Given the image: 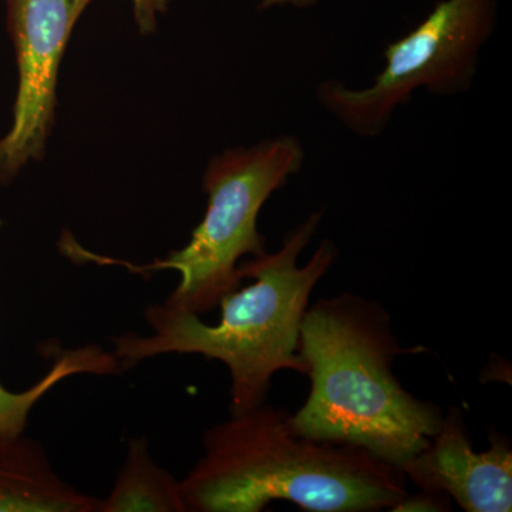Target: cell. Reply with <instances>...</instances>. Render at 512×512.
I'll use <instances>...</instances> for the list:
<instances>
[{
  "mask_svg": "<svg viewBox=\"0 0 512 512\" xmlns=\"http://www.w3.org/2000/svg\"><path fill=\"white\" fill-rule=\"evenodd\" d=\"M204 454L180 481L188 512H259L289 501L315 512L392 510L409 493L399 467L362 447L298 433L262 402L205 431Z\"/></svg>",
  "mask_w": 512,
  "mask_h": 512,
  "instance_id": "1",
  "label": "cell"
},
{
  "mask_svg": "<svg viewBox=\"0 0 512 512\" xmlns=\"http://www.w3.org/2000/svg\"><path fill=\"white\" fill-rule=\"evenodd\" d=\"M322 212H315L286 235L276 252H264L239 264L251 285L221 299V320L202 322L194 313L154 303L144 316L153 332H128L113 338V355L128 369L168 353L201 355L227 366L231 376V413L252 409L268 396L271 380L281 370L306 373L299 355V336L309 299L320 279L338 258L332 241L320 242L305 265L299 255L318 231Z\"/></svg>",
  "mask_w": 512,
  "mask_h": 512,
  "instance_id": "2",
  "label": "cell"
},
{
  "mask_svg": "<svg viewBox=\"0 0 512 512\" xmlns=\"http://www.w3.org/2000/svg\"><path fill=\"white\" fill-rule=\"evenodd\" d=\"M404 352L379 302L345 292L306 309L299 355L311 390L292 414L295 430L365 448L402 470L444 417L437 404L417 399L397 380L393 363Z\"/></svg>",
  "mask_w": 512,
  "mask_h": 512,
  "instance_id": "3",
  "label": "cell"
},
{
  "mask_svg": "<svg viewBox=\"0 0 512 512\" xmlns=\"http://www.w3.org/2000/svg\"><path fill=\"white\" fill-rule=\"evenodd\" d=\"M299 140L282 136L251 148H235L212 158L204 175L208 207L204 220L183 249L131 271H177L180 282L163 302L168 308L194 315L211 311L228 293L237 291L239 261L265 252L258 215L275 191L303 165Z\"/></svg>",
  "mask_w": 512,
  "mask_h": 512,
  "instance_id": "4",
  "label": "cell"
},
{
  "mask_svg": "<svg viewBox=\"0 0 512 512\" xmlns=\"http://www.w3.org/2000/svg\"><path fill=\"white\" fill-rule=\"evenodd\" d=\"M495 18L497 0L437 3L429 18L386 47V66L372 86L352 90L340 82H325L319 86L318 99L350 130L377 136L416 89L423 87L437 96L466 92Z\"/></svg>",
  "mask_w": 512,
  "mask_h": 512,
  "instance_id": "5",
  "label": "cell"
},
{
  "mask_svg": "<svg viewBox=\"0 0 512 512\" xmlns=\"http://www.w3.org/2000/svg\"><path fill=\"white\" fill-rule=\"evenodd\" d=\"M92 0H6L19 70L9 133L0 140V187L42 160L52 133L57 73L77 20Z\"/></svg>",
  "mask_w": 512,
  "mask_h": 512,
  "instance_id": "6",
  "label": "cell"
},
{
  "mask_svg": "<svg viewBox=\"0 0 512 512\" xmlns=\"http://www.w3.org/2000/svg\"><path fill=\"white\" fill-rule=\"evenodd\" d=\"M419 490L436 491L467 512L512 510L511 440L494 433L490 447L474 450L464 413L448 409L439 431L402 467Z\"/></svg>",
  "mask_w": 512,
  "mask_h": 512,
  "instance_id": "7",
  "label": "cell"
},
{
  "mask_svg": "<svg viewBox=\"0 0 512 512\" xmlns=\"http://www.w3.org/2000/svg\"><path fill=\"white\" fill-rule=\"evenodd\" d=\"M99 505L57 474L40 441L0 440V512H99Z\"/></svg>",
  "mask_w": 512,
  "mask_h": 512,
  "instance_id": "8",
  "label": "cell"
},
{
  "mask_svg": "<svg viewBox=\"0 0 512 512\" xmlns=\"http://www.w3.org/2000/svg\"><path fill=\"white\" fill-rule=\"evenodd\" d=\"M188 512L180 480L158 466L146 437L131 439L119 476L99 512Z\"/></svg>",
  "mask_w": 512,
  "mask_h": 512,
  "instance_id": "9",
  "label": "cell"
},
{
  "mask_svg": "<svg viewBox=\"0 0 512 512\" xmlns=\"http://www.w3.org/2000/svg\"><path fill=\"white\" fill-rule=\"evenodd\" d=\"M119 369L120 362L113 353L99 346H84L62 353L49 372L25 392H9L0 383V440L25 433L33 407L67 377L82 373L111 375Z\"/></svg>",
  "mask_w": 512,
  "mask_h": 512,
  "instance_id": "10",
  "label": "cell"
},
{
  "mask_svg": "<svg viewBox=\"0 0 512 512\" xmlns=\"http://www.w3.org/2000/svg\"><path fill=\"white\" fill-rule=\"evenodd\" d=\"M450 497L436 491L420 490L417 494L407 493L392 510L394 512H443L450 511Z\"/></svg>",
  "mask_w": 512,
  "mask_h": 512,
  "instance_id": "11",
  "label": "cell"
},
{
  "mask_svg": "<svg viewBox=\"0 0 512 512\" xmlns=\"http://www.w3.org/2000/svg\"><path fill=\"white\" fill-rule=\"evenodd\" d=\"M134 18L141 35L153 33L157 28V16L167 10L168 0H133Z\"/></svg>",
  "mask_w": 512,
  "mask_h": 512,
  "instance_id": "12",
  "label": "cell"
},
{
  "mask_svg": "<svg viewBox=\"0 0 512 512\" xmlns=\"http://www.w3.org/2000/svg\"><path fill=\"white\" fill-rule=\"evenodd\" d=\"M318 0H261V9L274 8V6H295V8H309L316 5Z\"/></svg>",
  "mask_w": 512,
  "mask_h": 512,
  "instance_id": "13",
  "label": "cell"
}]
</instances>
